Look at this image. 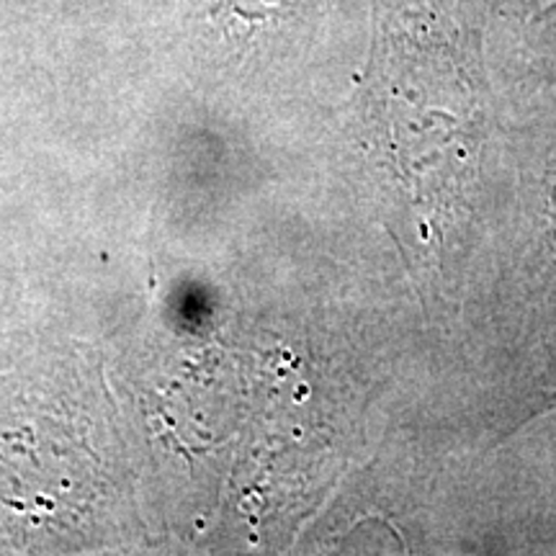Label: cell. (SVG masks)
Returning <instances> with one entry per match:
<instances>
[{"label":"cell","mask_w":556,"mask_h":556,"mask_svg":"<svg viewBox=\"0 0 556 556\" xmlns=\"http://www.w3.org/2000/svg\"><path fill=\"white\" fill-rule=\"evenodd\" d=\"M229 11L248 21H268L276 16H283L296 0H222Z\"/></svg>","instance_id":"obj_1"}]
</instances>
